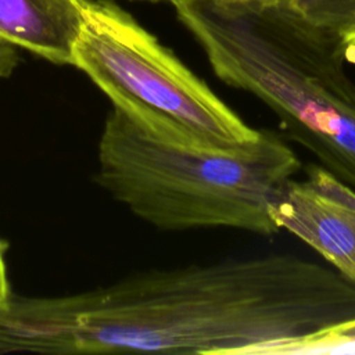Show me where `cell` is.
I'll return each mask as SVG.
<instances>
[{
  "instance_id": "9",
  "label": "cell",
  "mask_w": 355,
  "mask_h": 355,
  "mask_svg": "<svg viewBox=\"0 0 355 355\" xmlns=\"http://www.w3.org/2000/svg\"><path fill=\"white\" fill-rule=\"evenodd\" d=\"M6 251L7 244L0 240V305L7 302L11 298L8 273H7V262H6Z\"/></svg>"
},
{
  "instance_id": "1",
  "label": "cell",
  "mask_w": 355,
  "mask_h": 355,
  "mask_svg": "<svg viewBox=\"0 0 355 355\" xmlns=\"http://www.w3.org/2000/svg\"><path fill=\"white\" fill-rule=\"evenodd\" d=\"M334 316L326 266L291 254L158 270L62 297L0 305V352L258 355Z\"/></svg>"
},
{
  "instance_id": "7",
  "label": "cell",
  "mask_w": 355,
  "mask_h": 355,
  "mask_svg": "<svg viewBox=\"0 0 355 355\" xmlns=\"http://www.w3.org/2000/svg\"><path fill=\"white\" fill-rule=\"evenodd\" d=\"M313 24L355 49V0H286Z\"/></svg>"
},
{
  "instance_id": "4",
  "label": "cell",
  "mask_w": 355,
  "mask_h": 355,
  "mask_svg": "<svg viewBox=\"0 0 355 355\" xmlns=\"http://www.w3.org/2000/svg\"><path fill=\"white\" fill-rule=\"evenodd\" d=\"M72 65L114 107L162 139L237 150L261 135L111 0H86Z\"/></svg>"
},
{
  "instance_id": "5",
  "label": "cell",
  "mask_w": 355,
  "mask_h": 355,
  "mask_svg": "<svg viewBox=\"0 0 355 355\" xmlns=\"http://www.w3.org/2000/svg\"><path fill=\"white\" fill-rule=\"evenodd\" d=\"M269 215L355 283V190L320 164L288 179L272 197Z\"/></svg>"
},
{
  "instance_id": "10",
  "label": "cell",
  "mask_w": 355,
  "mask_h": 355,
  "mask_svg": "<svg viewBox=\"0 0 355 355\" xmlns=\"http://www.w3.org/2000/svg\"><path fill=\"white\" fill-rule=\"evenodd\" d=\"M148 1H158V0H148Z\"/></svg>"
},
{
  "instance_id": "6",
  "label": "cell",
  "mask_w": 355,
  "mask_h": 355,
  "mask_svg": "<svg viewBox=\"0 0 355 355\" xmlns=\"http://www.w3.org/2000/svg\"><path fill=\"white\" fill-rule=\"evenodd\" d=\"M86 0H0V37L51 61L72 65Z\"/></svg>"
},
{
  "instance_id": "3",
  "label": "cell",
  "mask_w": 355,
  "mask_h": 355,
  "mask_svg": "<svg viewBox=\"0 0 355 355\" xmlns=\"http://www.w3.org/2000/svg\"><path fill=\"white\" fill-rule=\"evenodd\" d=\"M302 164L272 130L237 150L162 139L119 108L105 118L97 183L136 216L165 230L225 226L270 236L268 207Z\"/></svg>"
},
{
  "instance_id": "8",
  "label": "cell",
  "mask_w": 355,
  "mask_h": 355,
  "mask_svg": "<svg viewBox=\"0 0 355 355\" xmlns=\"http://www.w3.org/2000/svg\"><path fill=\"white\" fill-rule=\"evenodd\" d=\"M17 46L0 37V79L8 78L18 65Z\"/></svg>"
},
{
  "instance_id": "2",
  "label": "cell",
  "mask_w": 355,
  "mask_h": 355,
  "mask_svg": "<svg viewBox=\"0 0 355 355\" xmlns=\"http://www.w3.org/2000/svg\"><path fill=\"white\" fill-rule=\"evenodd\" d=\"M214 73L251 93L286 135L355 189L351 49L286 0H171Z\"/></svg>"
}]
</instances>
